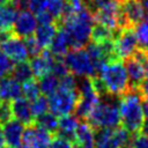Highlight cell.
Listing matches in <instances>:
<instances>
[{"label":"cell","mask_w":148,"mask_h":148,"mask_svg":"<svg viewBox=\"0 0 148 148\" xmlns=\"http://www.w3.org/2000/svg\"><path fill=\"white\" fill-rule=\"evenodd\" d=\"M95 25L92 13L83 5L74 7L67 2L62 16V30L66 32L72 50L83 49L91 39V31Z\"/></svg>","instance_id":"obj_1"},{"label":"cell","mask_w":148,"mask_h":148,"mask_svg":"<svg viewBox=\"0 0 148 148\" xmlns=\"http://www.w3.org/2000/svg\"><path fill=\"white\" fill-rule=\"evenodd\" d=\"M121 126L132 135L140 133L143 126V99L139 89L130 88L119 97Z\"/></svg>","instance_id":"obj_2"},{"label":"cell","mask_w":148,"mask_h":148,"mask_svg":"<svg viewBox=\"0 0 148 148\" xmlns=\"http://www.w3.org/2000/svg\"><path fill=\"white\" fill-rule=\"evenodd\" d=\"M88 121L96 131L97 130H113L120 126V112H119V97L105 95L101 97V102L90 113Z\"/></svg>","instance_id":"obj_3"},{"label":"cell","mask_w":148,"mask_h":148,"mask_svg":"<svg viewBox=\"0 0 148 148\" xmlns=\"http://www.w3.org/2000/svg\"><path fill=\"white\" fill-rule=\"evenodd\" d=\"M98 77L105 89L106 95L120 97L130 89L126 67L120 60H113L104 65L99 69Z\"/></svg>","instance_id":"obj_4"},{"label":"cell","mask_w":148,"mask_h":148,"mask_svg":"<svg viewBox=\"0 0 148 148\" xmlns=\"http://www.w3.org/2000/svg\"><path fill=\"white\" fill-rule=\"evenodd\" d=\"M62 61L68 72L74 76H79L81 79L95 77L96 68L86 49L68 51L64 57Z\"/></svg>","instance_id":"obj_5"},{"label":"cell","mask_w":148,"mask_h":148,"mask_svg":"<svg viewBox=\"0 0 148 148\" xmlns=\"http://www.w3.org/2000/svg\"><path fill=\"white\" fill-rule=\"evenodd\" d=\"M77 101H79L77 90L58 88V90L49 97L50 111L57 117L68 116L73 111H75Z\"/></svg>","instance_id":"obj_6"},{"label":"cell","mask_w":148,"mask_h":148,"mask_svg":"<svg viewBox=\"0 0 148 148\" xmlns=\"http://www.w3.org/2000/svg\"><path fill=\"white\" fill-rule=\"evenodd\" d=\"M132 134L119 126L113 130H97L95 135L96 148H128Z\"/></svg>","instance_id":"obj_7"},{"label":"cell","mask_w":148,"mask_h":148,"mask_svg":"<svg viewBox=\"0 0 148 148\" xmlns=\"http://www.w3.org/2000/svg\"><path fill=\"white\" fill-rule=\"evenodd\" d=\"M125 67L128 75L130 88L140 89L147 73L148 53L142 50H138L131 58L126 59Z\"/></svg>","instance_id":"obj_8"},{"label":"cell","mask_w":148,"mask_h":148,"mask_svg":"<svg viewBox=\"0 0 148 148\" xmlns=\"http://www.w3.org/2000/svg\"><path fill=\"white\" fill-rule=\"evenodd\" d=\"M0 45L1 51L13 61V62H24L29 54L27 51L25 42L17 37L16 35H13L12 32L8 34H1L0 35Z\"/></svg>","instance_id":"obj_9"},{"label":"cell","mask_w":148,"mask_h":148,"mask_svg":"<svg viewBox=\"0 0 148 148\" xmlns=\"http://www.w3.org/2000/svg\"><path fill=\"white\" fill-rule=\"evenodd\" d=\"M114 43V53L118 60L128 59L138 51V38L135 31L132 27L119 30L116 36Z\"/></svg>","instance_id":"obj_10"},{"label":"cell","mask_w":148,"mask_h":148,"mask_svg":"<svg viewBox=\"0 0 148 148\" xmlns=\"http://www.w3.org/2000/svg\"><path fill=\"white\" fill-rule=\"evenodd\" d=\"M37 27H38V22L35 14H32L28 9H22L17 12V15L13 25L14 35H16L20 38L32 37L36 32Z\"/></svg>","instance_id":"obj_11"},{"label":"cell","mask_w":148,"mask_h":148,"mask_svg":"<svg viewBox=\"0 0 148 148\" xmlns=\"http://www.w3.org/2000/svg\"><path fill=\"white\" fill-rule=\"evenodd\" d=\"M53 136L47 131L32 124L25 127L22 142L31 148H50Z\"/></svg>","instance_id":"obj_12"},{"label":"cell","mask_w":148,"mask_h":148,"mask_svg":"<svg viewBox=\"0 0 148 148\" xmlns=\"http://www.w3.org/2000/svg\"><path fill=\"white\" fill-rule=\"evenodd\" d=\"M24 130H25L24 125L14 118L2 124L1 132H2L6 146L10 148H18L22 145Z\"/></svg>","instance_id":"obj_13"},{"label":"cell","mask_w":148,"mask_h":148,"mask_svg":"<svg viewBox=\"0 0 148 148\" xmlns=\"http://www.w3.org/2000/svg\"><path fill=\"white\" fill-rule=\"evenodd\" d=\"M121 14L128 27H132L141 23L145 20L147 13L141 3V0H123Z\"/></svg>","instance_id":"obj_14"},{"label":"cell","mask_w":148,"mask_h":148,"mask_svg":"<svg viewBox=\"0 0 148 148\" xmlns=\"http://www.w3.org/2000/svg\"><path fill=\"white\" fill-rule=\"evenodd\" d=\"M54 57L50 51H42L38 56L32 57V59L30 60V67L32 69L34 76L40 79L47 74L51 73L52 67L54 65Z\"/></svg>","instance_id":"obj_15"},{"label":"cell","mask_w":148,"mask_h":148,"mask_svg":"<svg viewBox=\"0 0 148 148\" xmlns=\"http://www.w3.org/2000/svg\"><path fill=\"white\" fill-rule=\"evenodd\" d=\"M13 118L22 123L23 125H32L35 123V117L31 111V103L24 97H20L10 102Z\"/></svg>","instance_id":"obj_16"},{"label":"cell","mask_w":148,"mask_h":148,"mask_svg":"<svg viewBox=\"0 0 148 148\" xmlns=\"http://www.w3.org/2000/svg\"><path fill=\"white\" fill-rule=\"evenodd\" d=\"M96 130L86 120L81 121L73 141L74 148H96Z\"/></svg>","instance_id":"obj_17"},{"label":"cell","mask_w":148,"mask_h":148,"mask_svg":"<svg viewBox=\"0 0 148 148\" xmlns=\"http://www.w3.org/2000/svg\"><path fill=\"white\" fill-rule=\"evenodd\" d=\"M79 125H80L79 118L74 114H68V116L60 117L59 126H58V131L56 133V136L62 138V139L68 140L73 143V141L75 139L76 131L79 128Z\"/></svg>","instance_id":"obj_18"},{"label":"cell","mask_w":148,"mask_h":148,"mask_svg":"<svg viewBox=\"0 0 148 148\" xmlns=\"http://www.w3.org/2000/svg\"><path fill=\"white\" fill-rule=\"evenodd\" d=\"M22 97V86L13 76L0 80V98L3 102H13Z\"/></svg>","instance_id":"obj_19"},{"label":"cell","mask_w":148,"mask_h":148,"mask_svg":"<svg viewBox=\"0 0 148 148\" xmlns=\"http://www.w3.org/2000/svg\"><path fill=\"white\" fill-rule=\"evenodd\" d=\"M16 9L17 8L12 1L0 5V35L8 34L13 29L17 15Z\"/></svg>","instance_id":"obj_20"},{"label":"cell","mask_w":148,"mask_h":148,"mask_svg":"<svg viewBox=\"0 0 148 148\" xmlns=\"http://www.w3.org/2000/svg\"><path fill=\"white\" fill-rule=\"evenodd\" d=\"M57 27L56 24H38L36 32L34 35L36 42L40 46V49L50 47L56 34H57Z\"/></svg>","instance_id":"obj_21"},{"label":"cell","mask_w":148,"mask_h":148,"mask_svg":"<svg viewBox=\"0 0 148 148\" xmlns=\"http://www.w3.org/2000/svg\"><path fill=\"white\" fill-rule=\"evenodd\" d=\"M69 47H71V44L66 32L62 29H59L50 45L49 51L53 54V57H65Z\"/></svg>","instance_id":"obj_22"},{"label":"cell","mask_w":148,"mask_h":148,"mask_svg":"<svg viewBox=\"0 0 148 148\" xmlns=\"http://www.w3.org/2000/svg\"><path fill=\"white\" fill-rule=\"evenodd\" d=\"M34 124L37 125L38 127L47 131L52 135H56V133L58 131V126H59V119L52 112H46V113L37 117L35 119Z\"/></svg>","instance_id":"obj_23"},{"label":"cell","mask_w":148,"mask_h":148,"mask_svg":"<svg viewBox=\"0 0 148 148\" xmlns=\"http://www.w3.org/2000/svg\"><path fill=\"white\" fill-rule=\"evenodd\" d=\"M38 86H39L40 92L44 96H49L50 97L51 95H53L58 90V88H59V79L50 73V74H47V75H45V76L39 79Z\"/></svg>","instance_id":"obj_24"},{"label":"cell","mask_w":148,"mask_h":148,"mask_svg":"<svg viewBox=\"0 0 148 148\" xmlns=\"http://www.w3.org/2000/svg\"><path fill=\"white\" fill-rule=\"evenodd\" d=\"M12 75L13 77L20 82V83H25L30 80H32V76H34V73H32V69L30 67V64L24 61V62H20V64H16L13 68V72H12Z\"/></svg>","instance_id":"obj_25"},{"label":"cell","mask_w":148,"mask_h":148,"mask_svg":"<svg viewBox=\"0 0 148 148\" xmlns=\"http://www.w3.org/2000/svg\"><path fill=\"white\" fill-rule=\"evenodd\" d=\"M114 36V31L102 25V24H98L96 23L92 28V31H91V39H92V43H105L108 40H113Z\"/></svg>","instance_id":"obj_26"},{"label":"cell","mask_w":148,"mask_h":148,"mask_svg":"<svg viewBox=\"0 0 148 148\" xmlns=\"http://www.w3.org/2000/svg\"><path fill=\"white\" fill-rule=\"evenodd\" d=\"M134 31L141 50L148 53V13L146 14L145 20L138 25H135Z\"/></svg>","instance_id":"obj_27"},{"label":"cell","mask_w":148,"mask_h":148,"mask_svg":"<svg viewBox=\"0 0 148 148\" xmlns=\"http://www.w3.org/2000/svg\"><path fill=\"white\" fill-rule=\"evenodd\" d=\"M22 94H23V97L25 99H28L29 102L35 101L37 97L40 96V90H39L38 82H36L32 79V80L23 83L22 84Z\"/></svg>","instance_id":"obj_28"},{"label":"cell","mask_w":148,"mask_h":148,"mask_svg":"<svg viewBox=\"0 0 148 148\" xmlns=\"http://www.w3.org/2000/svg\"><path fill=\"white\" fill-rule=\"evenodd\" d=\"M67 2L65 0H49L47 1V9L46 12L54 18H60L64 16Z\"/></svg>","instance_id":"obj_29"},{"label":"cell","mask_w":148,"mask_h":148,"mask_svg":"<svg viewBox=\"0 0 148 148\" xmlns=\"http://www.w3.org/2000/svg\"><path fill=\"white\" fill-rule=\"evenodd\" d=\"M31 103V111L34 117H39L46 112H49V98H46V96L40 95L39 97H37L35 101L30 102Z\"/></svg>","instance_id":"obj_30"},{"label":"cell","mask_w":148,"mask_h":148,"mask_svg":"<svg viewBox=\"0 0 148 148\" xmlns=\"http://www.w3.org/2000/svg\"><path fill=\"white\" fill-rule=\"evenodd\" d=\"M13 68H14L13 61L0 50V80L7 77L9 73L13 72Z\"/></svg>","instance_id":"obj_31"},{"label":"cell","mask_w":148,"mask_h":148,"mask_svg":"<svg viewBox=\"0 0 148 148\" xmlns=\"http://www.w3.org/2000/svg\"><path fill=\"white\" fill-rule=\"evenodd\" d=\"M47 1L49 0H27V8L32 14L38 15V14L46 12Z\"/></svg>","instance_id":"obj_32"},{"label":"cell","mask_w":148,"mask_h":148,"mask_svg":"<svg viewBox=\"0 0 148 148\" xmlns=\"http://www.w3.org/2000/svg\"><path fill=\"white\" fill-rule=\"evenodd\" d=\"M128 148H148V135L141 133L133 134Z\"/></svg>","instance_id":"obj_33"},{"label":"cell","mask_w":148,"mask_h":148,"mask_svg":"<svg viewBox=\"0 0 148 148\" xmlns=\"http://www.w3.org/2000/svg\"><path fill=\"white\" fill-rule=\"evenodd\" d=\"M59 88L77 90V80H76V77L73 74L68 73L67 75H65L64 77H61L59 80Z\"/></svg>","instance_id":"obj_34"},{"label":"cell","mask_w":148,"mask_h":148,"mask_svg":"<svg viewBox=\"0 0 148 148\" xmlns=\"http://www.w3.org/2000/svg\"><path fill=\"white\" fill-rule=\"evenodd\" d=\"M111 1H113V0H82V3L91 13L92 12L96 13L99 9H102L103 7H105L108 3H110Z\"/></svg>","instance_id":"obj_35"},{"label":"cell","mask_w":148,"mask_h":148,"mask_svg":"<svg viewBox=\"0 0 148 148\" xmlns=\"http://www.w3.org/2000/svg\"><path fill=\"white\" fill-rule=\"evenodd\" d=\"M25 46H27V51H28V54L31 56V57H36L40 53L42 49L40 46L38 45V43L36 42L35 37H29V38H25Z\"/></svg>","instance_id":"obj_36"},{"label":"cell","mask_w":148,"mask_h":148,"mask_svg":"<svg viewBox=\"0 0 148 148\" xmlns=\"http://www.w3.org/2000/svg\"><path fill=\"white\" fill-rule=\"evenodd\" d=\"M13 118L12 114V108H10V102H2L0 105V123L1 125L7 123Z\"/></svg>","instance_id":"obj_37"},{"label":"cell","mask_w":148,"mask_h":148,"mask_svg":"<svg viewBox=\"0 0 148 148\" xmlns=\"http://www.w3.org/2000/svg\"><path fill=\"white\" fill-rule=\"evenodd\" d=\"M69 72H68V69L66 68V66H65V64H64V61L62 60H56L54 61V65H53V67H52V71H51V74H53L56 77H58L59 80L61 79V77H64L65 75H67Z\"/></svg>","instance_id":"obj_38"},{"label":"cell","mask_w":148,"mask_h":148,"mask_svg":"<svg viewBox=\"0 0 148 148\" xmlns=\"http://www.w3.org/2000/svg\"><path fill=\"white\" fill-rule=\"evenodd\" d=\"M50 148H74L73 143L68 140H65L62 138H59V136H53V140L51 142V146Z\"/></svg>","instance_id":"obj_39"},{"label":"cell","mask_w":148,"mask_h":148,"mask_svg":"<svg viewBox=\"0 0 148 148\" xmlns=\"http://www.w3.org/2000/svg\"><path fill=\"white\" fill-rule=\"evenodd\" d=\"M141 131L143 134L148 135V97L143 99V126Z\"/></svg>","instance_id":"obj_40"},{"label":"cell","mask_w":148,"mask_h":148,"mask_svg":"<svg viewBox=\"0 0 148 148\" xmlns=\"http://www.w3.org/2000/svg\"><path fill=\"white\" fill-rule=\"evenodd\" d=\"M36 18H37L38 24H53L54 21H56V20H54L47 12L36 15Z\"/></svg>","instance_id":"obj_41"},{"label":"cell","mask_w":148,"mask_h":148,"mask_svg":"<svg viewBox=\"0 0 148 148\" xmlns=\"http://www.w3.org/2000/svg\"><path fill=\"white\" fill-rule=\"evenodd\" d=\"M142 94V96L145 97H148V67H147V73H146V77H145V81L143 83L141 84L140 89H139Z\"/></svg>","instance_id":"obj_42"},{"label":"cell","mask_w":148,"mask_h":148,"mask_svg":"<svg viewBox=\"0 0 148 148\" xmlns=\"http://www.w3.org/2000/svg\"><path fill=\"white\" fill-rule=\"evenodd\" d=\"M67 2L71 3L74 7H79V6H82L83 5L82 3V0H67Z\"/></svg>","instance_id":"obj_43"},{"label":"cell","mask_w":148,"mask_h":148,"mask_svg":"<svg viewBox=\"0 0 148 148\" xmlns=\"http://www.w3.org/2000/svg\"><path fill=\"white\" fill-rule=\"evenodd\" d=\"M5 139H3V135H2V132L0 131V148H3L5 147Z\"/></svg>","instance_id":"obj_44"},{"label":"cell","mask_w":148,"mask_h":148,"mask_svg":"<svg viewBox=\"0 0 148 148\" xmlns=\"http://www.w3.org/2000/svg\"><path fill=\"white\" fill-rule=\"evenodd\" d=\"M18 148H31V147H29V146H27V145H23V143H22Z\"/></svg>","instance_id":"obj_45"},{"label":"cell","mask_w":148,"mask_h":148,"mask_svg":"<svg viewBox=\"0 0 148 148\" xmlns=\"http://www.w3.org/2000/svg\"><path fill=\"white\" fill-rule=\"evenodd\" d=\"M6 2H8V0H0V5H2V3H6Z\"/></svg>","instance_id":"obj_46"},{"label":"cell","mask_w":148,"mask_h":148,"mask_svg":"<svg viewBox=\"0 0 148 148\" xmlns=\"http://www.w3.org/2000/svg\"><path fill=\"white\" fill-rule=\"evenodd\" d=\"M3 148H10V147H8V146H5V147H3Z\"/></svg>","instance_id":"obj_47"},{"label":"cell","mask_w":148,"mask_h":148,"mask_svg":"<svg viewBox=\"0 0 148 148\" xmlns=\"http://www.w3.org/2000/svg\"><path fill=\"white\" fill-rule=\"evenodd\" d=\"M1 101H2V99H1V98H0V105H1V103H2V102H1Z\"/></svg>","instance_id":"obj_48"},{"label":"cell","mask_w":148,"mask_h":148,"mask_svg":"<svg viewBox=\"0 0 148 148\" xmlns=\"http://www.w3.org/2000/svg\"><path fill=\"white\" fill-rule=\"evenodd\" d=\"M0 126H1V123H0Z\"/></svg>","instance_id":"obj_49"},{"label":"cell","mask_w":148,"mask_h":148,"mask_svg":"<svg viewBox=\"0 0 148 148\" xmlns=\"http://www.w3.org/2000/svg\"><path fill=\"white\" fill-rule=\"evenodd\" d=\"M0 43H1V40H0Z\"/></svg>","instance_id":"obj_50"}]
</instances>
